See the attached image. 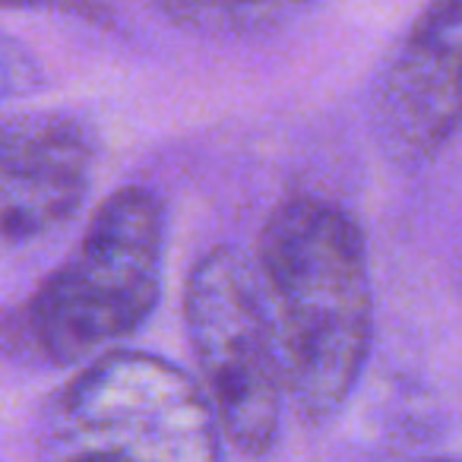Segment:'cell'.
Here are the masks:
<instances>
[{
	"label": "cell",
	"instance_id": "obj_7",
	"mask_svg": "<svg viewBox=\"0 0 462 462\" xmlns=\"http://www.w3.org/2000/svg\"><path fill=\"white\" fill-rule=\"evenodd\" d=\"M165 14L178 26L199 29V32H241V29H257L260 23H276L282 7H212V4H168Z\"/></svg>",
	"mask_w": 462,
	"mask_h": 462
},
{
	"label": "cell",
	"instance_id": "obj_5",
	"mask_svg": "<svg viewBox=\"0 0 462 462\" xmlns=\"http://www.w3.org/2000/svg\"><path fill=\"white\" fill-rule=\"evenodd\" d=\"M462 124V4H434L415 20L374 92V127L399 162H424Z\"/></svg>",
	"mask_w": 462,
	"mask_h": 462
},
{
	"label": "cell",
	"instance_id": "obj_6",
	"mask_svg": "<svg viewBox=\"0 0 462 462\" xmlns=\"http://www.w3.org/2000/svg\"><path fill=\"white\" fill-rule=\"evenodd\" d=\"M96 146L79 121L32 111L0 121V254L67 225L83 206Z\"/></svg>",
	"mask_w": 462,
	"mask_h": 462
},
{
	"label": "cell",
	"instance_id": "obj_3",
	"mask_svg": "<svg viewBox=\"0 0 462 462\" xmlns=\"http://www.w3.org/2000/svg\"><path fill=\"white\" fill-rule=\"evenodd\" d=\"M206 393L171 361L111 352L83 365L42 415L45 462H218Z\"/></svg>",
	"mask_w": 462,
	"mask_h": 462
},
{
	"label": "cell",
	"instance_id": "obj_2",
	"mask_svg": "<svg viewBox=\"0 0 462 462\" xmlns=\"http://www.w3.org/2000/svg\"><path fill=\"white\" fill-rule=\"evenodd\" d=\"M162 203L146 187L115 190L77 251L0 317V348L45 365H92L152 314L162 291Z\"/></svg>",
	"mask_w": 462,
	"mask_h": 462
},
{
	"label": "cell",
	"instance_id": "obj_1",
	"mask_svg": "<svg viewBox=\"0 0 462 462\" xmlns=\"http://www.w3.org/2000/svg\"><path fill=\"white\" fill-rule=\"evenodd\" d=\"M257 276L285 393L304 421H327L355 390L371 348V279L358 225L329 199H289L260 235Z\"/></svg>",
	"mask_w": 462,
	"mask_h": 462
},
{
	"label": "cell",
	"instance_id": "obj_4",
	"mask_svg": "<svg viewBox=\"0 0 462 462\" xmlns=\"http://www.w3.org/2000/svg\"><path fill=\"white\" fill-rule=\"evenodd\" d=\"M184 320L218 430L245 456H263L276 440L285 377L257 263L235 247L199 257Z\"/></svg>",
	"mask_w": 462,
	"mask_h": 462
}]
</instances>
